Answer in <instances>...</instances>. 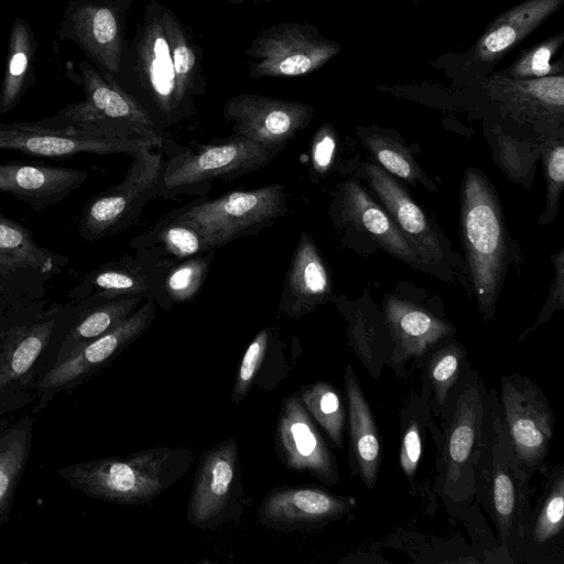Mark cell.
<instances>
[{
	"label": "cell",
	"mask_w": 564,
	"mask_h": 564,
	"mask_svg": "<svg viewBox=\"0 0 564 564\" xmlns=\"http://www.w3.org/2000/svg\"><path fill=\"white\" fill-rule=\"evenodd\" d=\"M189 447L156 446L126 456L89 459L64 466L57 474L83 495L122 506H145L189 470Z\"/></svg>",
	"instance_id": "obj_1"
},
{
	"label": "cell",
	"mask_w": 564,
	"mask_h": 564,
	"mask_svg": "<svg viewBox=\"0 0 564 564\" xmlns=\"http://www.w3.org/2000/svg\"><path fill=\"white\" fill-rule=\"evenodd\" d=\"M529 480L506 431L496 391H488L475 498L482 502L490 514L502 545L512 551L523 544L530 528L532 510Z\"/></svg>",
	"instance_id": "obj_2"
},
{
	"label": "cell",
	"mask_w": 564,
	"mask_h": 564,
	"mask_svg": "<svg viewBox=\"0 0 564 564\" xmlns=\"http://www.w3.org/2000/svg\"><path fill=\"white\" fill-rule=\"evenodd\" d=\"M488 391L470 367L451 392L437 430L435 490L449 506L475 498L476 469L484 441Z\"/></svg>",
	"instance_id": "obj_3"
},
{
	"label": "cell",
	"mask_w": 564,
	"mask_h": 564,
	"mask_svg": "<svg viewBox=\"0 0 564 564\" xmlns=\"http://www.w3.org/2000/svg\"><path fill=\"white\" fill-rule=\"evenodd\" d=\"M64 305L40 300L0 312V417L33 405L42 359Z\"/></svg>",
	"instance_id": "obj_4"
},
{
	"label": "cell",
	"mask_w": 564,
	"mask_h": 564,
	"mask_svg": "<svg viewBox=\"0 0 564 564\" xmlns=\"http://www.w3.org/2000/svg\"><path fill=\"white\" fill-rule=\"evenodd\" d=\"M165 139V138H164ZM163 159L156 198L178 195L203 197L215 180H231L269 165L280 152L232 134L204 144L178 145L163 141Z\"/></svg>",
	"instance_id": "obj_5"
},
{
	"label": "cell",
	"mask_w": 564,
	"mask_h": 564,
	"mask_svg": "<svg viewBox=\"0 0 564 564\" xmlns=\"http://www.w3.org/2000/svg\"><path fill=\"white\" fill-rule=\"evenodd\" d=\"M460 218L478 306L484 318H490L506 269V229L494 188L475 169L464 176Z\"/></svg>",
	"instance_id": "obj_6"
},
{
	"label": "cell",
	"mask_w": 564,
	"mask_h": 564,
	"mask_svg": "<svg viewBox=\"0 0 564 564\" xmlns=\"http://www.w3.org/2000/svg\"><path fill=\"white\" fill-rule=\"evenodd\" d=\"M284 185L234 191L216 198L198 197L172 210L197 226L214 250L271 227L288 212Z\"/></svg>",
	"instance_id": "obj_7"
},
{
	"label": "cell",
	"mask_w": 564,
	"mask_h": 564,
	"mask_svg": "<svg viewBox=\"0 0 564 564\" xmlns=\"http://www.w3.org/2000/svg\"><path fill=\"white\" fill-rule=\"evenodd\" d=\"M250 503L242 482L237 441L235 437L226 438L199 458L186 519L202 531L216 530L239 522Z\"/></svg>",
	"instance_id": "obj_8"
},
{
	"label": "cell",
	"mask_w": 564,
	"mask_h": 564,
	"mask_svg": "<svg viewBox=\"0 0 564 564\" xmlns=\"http://www.w3.org/2000/svg\"><path fill=\"white\" fill-rule=\"evenodd\" d=\"M80 70L84 100L68 105L42 122L93 127L124 138L148 139L162 148L164 133L132 95L87 63L80 64Z\"/></svg>",
	"instance_id": "obj_9"
},
{
	"label": "cell",
	"mask_w": 564,
	"mask_h": 564,
	"mask_svg": "<svg viewBox=\"0 0 564 564\" xmlns=\"http://www.w3.org/2000/svg\"><path fill=\"white\" fill-rule=\"evenodd\" d=\"M123 180L85 205L78 225L80 238L95 241L132 227L148 203L156 198L163 154L144 149L131 156Z\"/></svg>",
	"instance_id": "obj_10"
},
{
	"label": "cell",
	"mask_w": 564,
	"mask_h": 564,
	"mask_svg": "<svg viewBox=\"0 0 564 564\" xmlns=\"http://www.w3.org/2000/svg\"><path fill=\"white\" fill-rule=\"evenodd\" d=\"M177 26L169 15L154 18L148 23L139 46L140 77L148 100L145 110L162 133L194 111L193 95L182 86L175 72Z\"/></svg>",
	"instance_id": "obj_11"
},
{
	"label": "cell",
	"mask_w": 564,
	"mask_h": 564,
	"mask_svg": "<svg viewBox=\"0 0 564 564\" xmlns=\"http://www.w3.org/2000/svg\"><path fill=\"white\" fill-rule=\"evenodd\" d=\"M69 258L41 247L32 231L0 213V299L9 306L43 300Z\"/></svg>",
	"instance_id": "obj_12"
},
{
	"label": "cell",
	"mask_w": 564,
	"mask_h": 564,
	"mask_svg": "<svg viewBox=\"0 0 564 564\" xmlns=\"http://www.w3.org/2000/svg\"><path fill=\"white\" fill-rule=\"evenodd\" d=\"M159 148L153 141L124 138L93 127L36 122H0V150L34 156L67 158L82 153L128 154Z\"/></svg>",
	"instance_id": "obj_13"
},
{
	"label": "cell",
	"mask_w": 564,
	"mask_h": 564,
	"mask_svg": "<svg viewBox=\"0 0 564 564\" xmlns=\"http://www.w3.org/2000/svg\"><path fill=\"white\" fill-rule=\"evenodd\" d=\"M156 315L154 301H143L121 324L94 339L64 361L47 370L39 380L35 401L30 408L35 415L61 393L75 390L116 359L141 337Z\"/></svg>",
	"instance_id": "obj_14"
},
{
	"label": "cell",
	"mask_w": 564,
	"mask_h": 564,
	"mask_svg": "<svg viewBox=\"0 0 564 564\" xmlns=\"http://www.w3.org/2000/svg\"><path fill=\"white\" fill-rule=\"evenodd\" d=\"M500 411L513 451L531 478L543 465L554 435L555 417L542 389L513 372L500 380Z\"/></svg>",
	"instance_id": "obj_15"
},
{
	"label": "cell",
	"mask_w": 564,
	"mask_h": 564,
	"mask_svg": "<svg viewBox=\"0 0 564 564\" xmlns=\"http://www.w3.org/2000/svg\"><path fill=\"white\" fill-rule=\"evenodd\" d=\"M274 451L289 470L307 473L326 486L340 482L336 456L306 411L299 392L282 400Z\"/></svg>",
	"instance_id": "obj_16"
},
{
	"label": "cell",
	"mask_w": 564,
	"mask_h": 564,
	"mask_svg": "<svg viewBox=\"0 0 564 564\" xmlns=\"http://www.w3.org/2000/svg\"><path fill=\"white\" fill-rule=\"evenodd\" d=\"M143 301L140 296H94L65 304L42 359L41 377L88 343L117 327Z\"/></svg>",
	"instance_id": "obj_17"
},
{
	"label": "cell",
	"mask_w": 564,
	"mask_h": 564,
	"mask_svg": "<svg viewBox=\"0 0 564 564\" xmlns=\"http://www.w3.org/2000/svg\"><path fill=\"white\" fill-rule=\"evenodd\" d=\"M355 497L335 495L316 486H279L269 490L257 507V521L279 532L318 530L348 514Z\"/></svg>",
	"instance_id": "obj_18"
},
{
	"label": "cell",
	"mask_w": 564,
	"mask_h": 564,
	"mask_svg": "<svg viewBox=\"0 0 564 564\" xmlns=\"http://www.w3.org/2000/svg\"><path fill=\"white\" fill-rule=\"evenodd\" d=\"M313 111L299 101L241 94L226 102L223 115L235 134L281 152L310 123Z\"/></svg>",
	"instance_id": "obj_19"
},
{
	"label": "cell",
	"mask_w": 564,
	"mask_h": 564,
	"mask_svg": "<svg viewBox=\"0 0 564 564\" xmlns=\"http://www.w3.org/2000/svg\"><path fill=\"white\" fill-rule=\"evenodd\" d=\"M340 51V44L295 24H283L257 39L252 55L256 77L300 76L312 73Z\"/></svg>",
	"instance_id": "obj_20"
},
{
	"label": "cell",
	"mask_w": 564,
	"mask_h": 564,
	"mask_svg": "<svg viewBox=\"0 0 564 564\" xmlns=\"http://www.w3.org/2000/svg\"><path fill=\"white\" fill-rule=\"evenodd\" d=\"M481 86L502 111L521 123L554 127L563 121L564 74L511 78L496 72Z\"/></svg>",
	"instance_id": "obj_21"
},
{
	"label": "cell",
	"mask_w": 564,
	"mask_h": 564,
	"mask_svg": "<svg viewBox=\"0 0 564 564\" xmlns=\"http://www.w3.org/2000/svg\"><path fill=\"white\" fill-rule=\"evenodd\" d=\"M175 261L123 253L87 273L68 291L69 303L94 296H140L154 301L170 265Z\"/></svg>",
	"instance_id": "obj_22"
},
{
	"label": "cell",
	"mask_w": 564,
	"mask_h": 564,
	"mask_svg": "<svg viewBox=\"0 0 564 564\" xmlns=\"http://www.w3.org/2000/svg\"><path fill=\"white\" fill-rule=\"evenodd\" d=\"M383 321L392 341L389 367L405 375V364L424 360L427 354L454 333L451 324L430 311L397 296H387Z\"/></svg>",
	"instance_id": "obj_23"
},
{
	"label": "cell",
	"mask_w": 564,
	"mask_h": 564,
	"mask_svg": "<svg viewBox=\"0 0 564 564\" xmlns=\"http://www.w3.org/2000/svg\"><path fill=\"white\" fill-rule=\"evenodd\" d=\"M332 278L313 237L302 232L284 276L279 311L299 321L332 296Z\"/></svg>",
	"instance_id": "obj_24"
},
{
	"label": "cell",
	"mask_w": 564,
	"mask_h": 564,
	"mask_svg": "<svg viewBox=\"0 0 564 564\" xmlns=\"http://www.w3.org/2000/svg\"><path fill=\"white\" fill-rule=\"evenodd\" d=\"M88 176V172L78 169L28 162L0 163V193L42 210L67 198Z\"/></svg>",
	"instance_id": "obj_25"
},
{
	"label": "cell",
	"mask_w": 564,
	"mask_h": 564,
	"mask_svg": "<svg viewBox=\"0 0 564 564\" xmlns=\"http://www.w3.org/2000/svg\"><path fill=\"white\" fill-rule=\"evenodd\" d=\"M365 173L384 209L426 267L441 264L444 254L438 236L413 198L382 167L367 164Z\"/></svg>",
	"instance_id": "obj_26"
},
{
	"label": "cell",
	"mask_w": 564,
	"mask_h": 564,
	"mask_svg": "<svg viewBox=\"0 0 564 564\" xmlns=\"http://www.w3.org/2000/svg\"><path fill=\"white\" fill-rule=\"evenodd\" d=\"M344 393L347 401L351 475L358 476L368 489H373L381 465V438L371 406L350 364L344 370Z\"/></svg>",
	"instance_id": "obj_27"
},
{
	"label": "cell",
	"mask_w": 564,
	"mask_h": 564,
	"mask_svg": "<svg viewBox=\"0 0 564 564\" xmlns=\"http://www.w3.org/2000/svg\"><path fill=\"white\" fill-rule=\"evenodd\" d=\"M564 0H524L492 20L468 51L469 62L495 66L563 6Z\"/></svg>",
	"instance_id": "obj_28"
},
{
	"label": "cell",
	"mask_w": 564,
	"mask_h": 564,
	"mask_svg": "<svg viewBox=\"0 0 564 564\" xmlns=\"http://www.w3.org/2000/svg\"><path fill=\"white\" fill-rule=\"evenodd\" d=\"M66 22L70 36L91 57L109 72H118L121 35L112 8L96 1H79L67 10Z\"/></svg>",
	"instance_id": "obj_29"
},
{
	"label": "cell",
	"mask_w": 564,
	"mask_h": 564,
	"mask_svg": "<svg viewBox=\"0 0 564 564\" xmlns=\"http://www.w3.org/2000/svg\"><path fill=\"white\" fill-rule=\"evenodd\" d=\"M285 344L274 326L261 328L246 348L231 392V403L240 404L253 386L272 391L288 377L290 367L284 356Z\"/></svg>",
	"instance_id": "obj_30"
},
{
	"label": "cell",
	"mask_w": 564,
	"mask_h": 564,
	"mask_svg": "<svg viewBox=\"0 0 564 564\" xmlns=\"http://www.w3.org/2000/svg\"><path fill=\"white\" fill-rule=\"evenodd\" d=\"M343 213L371 236L387 252L406 264L424 269L426 264L397 227L390 215L356 182L348 181L343 191Z\"/></svg>",
	"instance_id": "obj_31"
},
{
	"label": "cell",
	"mask_w": 564,
	"mask_h": 564,
	"mask_svg": "<svg viewBox=\"0 0 564 564\" xmlns=\"http://www.w3.org/2000/svg\"><path fill=\"white\" fill-rule=\"evenodd\" d=\"M34 416L31 410H23L0 417V531L9 521L30 458Z\"/></svg>",
	"instance_id": "obj_32"
},
{
	"label": "cell",
	"mask_w": 564,
	"mask_h": 564,
	"mask_svg": "<svg viewBox=\"0 0 564 564\" xmlns=\"http://www.w3.org/2000/svg\"><path fill=\"white\" fill-rule=\"evenodd\" d=\"M134 254L178 261L214 250L204 232L191 221L170 212L151 228L133 237Z\"/></svg>",
	"instance_id": "obj_33"
},
{
	"label": "cell",
	"mask_w": 564,
	"mask_h": 564,
	"mask_svg": "<svg viewBox=\"0 0 564 564\" xmlns=\"http://www.w3.org/2000/svg\"><path fill=\"white\" fill-rule=\"evenodd\" d=\"M423 361L421 394L427 401L432 413L440 417L451 392L469 368L467 352L459 343L444 340Z\"/></svg>",
	"instance_id": "obj_34"
},
{
	"label": "cell",
	"mask_w": 564,
	"mask_h": 564,
	"mask_svg": "<svg viewBox=\"0 0 564 564\" xmlns=\"http://www.w3.org/2000/svg\"><path fill=\"white\" fill-rule=\"evenodd\" d=\"M215 250L173 262L167 269L158 296L156 306L172 310L195 299L204 286Z\"/></svg>",
	"instance_id": "obj_35"
},
{
	"label": "cell",
	"mask_w": 564,
	"mask_h": 564,
	"mask_svg": "<svg viewBox=\"0 0 564 564\" xmlns=\"http://www.w3.org/2000/svg\"><path fill=\"white\" fill-rule=\"evenodd\" d=\"M33 56V43L26 23L15 19L12 25L7 69L0 91V113L13 109L29 83Z\"/></svg>",
	"instance_id": "obj_36"
},
{
	"label": "cell",
	"mask_w": 564,
	"mask_h": 564,
	"mask_svg": "<svg viewBox=\"0 0 564 564\" xmlns=\"http://www.w3.org/2000/svg\"><path fill=\"white\" fill-rule=\"evenodd\" d=\"M297 392L314 422L323 429L332 444L341 451L347 411L336 387L326 381H316L302 386Z\"/></svg>",
	"instance_id": "obj_37"
},
{
	"label": "cell",
	"mask_w": 564,
	"mask_h": 564,
	"mask_svg": "<svg viewBox=\"0 0 564 564\" xmlns=\"http://www.w3.org/2000/svg\"><path fill=\"white\" fill-rule=\"evenodd\" d=\"M432 410L422 394H411L400 411L399 465L403 475L413 482L422 458L424 430L434 424Z\"/></svg>",
	"instance_id": "obj_38"
},
{
	"label": "cell",
	"mask_w": 564,
	"mask_h": 564,
	"mask_svg": "<svg viewBox=\"0 0 564 564\" xmlns=\"http://www.w3.org/2000/svg\"><path fill=\"white\" fill-rule=\"evenodd\" d=\"M563 528L564 468L557 465L547 478L536 513H532L528 535L541 546L557 538Z\"/></svg>",
	"instance_id": "obj_39"
},
{
	"label": "cell",
	"mask_w": 564,
	"mask_h": 564,
	"mask_svg": "<svg viewBox=\"0 0 564 564\" xmlns=\"http://www.w3.org/2000/svg\"><path fill=\"white\" fill-rule=\"evenodd\" d=\"M563 43L564 32L554 34L523 51L513 64L498 73L511 78H539L563 74V59L552 63Z\"/></svg>",
	"instance_id": "obj_40"
},
{
	"label": "cell",
	"mask_w": 564,
	"mask_h": 564,
	"mask_svg": "<svg viewBox=\"0 0 564 564\" xmlns=\"http://www.w3.org/2000/svg\"><path fill=\"white\" fill-rule=\"evenodd\" d=\"M364 141L384 171L411 184H415L421 178V171L411 154L392 138L370 133Z\"/></svg>",
	"instance_id": "obj_41"
},
{
	"label": "cell",
	"mask_w": 564,
	"mask_h": 564,
	"mask_svg": "<svg viewBox=\"0 0 564 564\" xmlns=\"http://www.w3.org/2000/svg\"><path fill=\"white\" fill-rule=\"evenodd\" d=\"M544 171L547 185V207L556 209L564 183V147L553 143L544 154Z\"/></svg>",
	"instance_id": "obj_42"
},
{
	"label": "cell",
	"mask_w": 564,
	"mask_h": 564,
	"mask_svg": "<svg viewBox=\"0 0 564 564\" xmlns=\"http://www.w3.org/2000/svg\"><path fill=\"white\" fill-rule=\"evenodd\" d=\"M337 149L334 128L326 123L315 133L311 143V164L318 175L326 174L333 165Z\"/></svg>",
	"instance_id": "obj_43"
},
{
	"label": "cell",
	"mask_w": 564,
	"mask_h": 564,
	"mask_svg": "<svg viewBox=\"0 0 564 564\" xmlns=\"http://www.w3.org/2000/svg\"><path fill=\"white\" fill-rule=\"evenodd\" d=\"M497 143L502 165L508 173L520 176V173L528 172L527 155L518 141L497 129Z\"/></svg>",
	"instance_id": "obj_44"
},
{
	"label": "cell",
	"mask_w": 564,
	"mask_h": 564,
	"mask_svg": "<svg viewBox=\"0 0 564 564\" xmlns=\"http://www.w3.org/2000/svg\"><path fill=\"white\" fill-rule=\"evenodd\" d=\"M7 306L8 304L2 299H0V312L3 311Z\"/></svg>",
	"instance_id": "obj_45"
}]
</instances>
